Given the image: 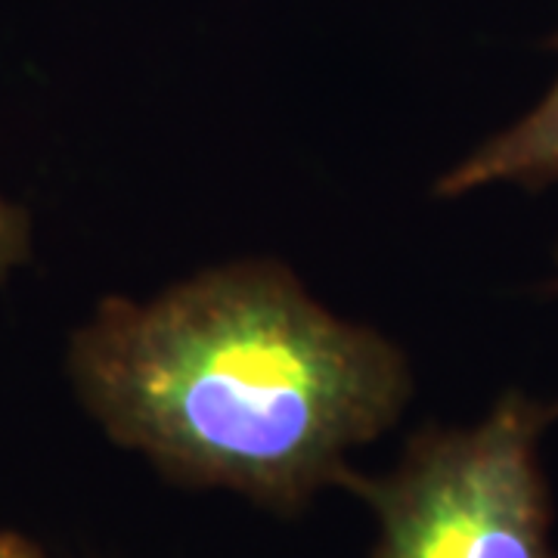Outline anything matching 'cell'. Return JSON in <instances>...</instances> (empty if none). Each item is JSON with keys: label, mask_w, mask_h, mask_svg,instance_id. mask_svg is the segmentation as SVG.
<instances>
[{"label": "cell", "mask_w": 558, "mask_h": 558, "mask_svg": "<svg viewBox=\"0 0 558 558\" xmlns=\"http://www.w3.org/2000/svg\"><path fill=\"white\" fill-rule=\"evenodd\" d=\"M81 403L124 450L186 487L299 512L354 472L413 395L395 341L329 314L267 258L149 301L106 299L69 351Z\"/></svg>", "instance_id": "obj_1"}, {"label": "cell", "mask_w": 558, "mask_h": 558, "mask_svg": "<svg viewBox=\"0 0 558 558\" xmlns=\"http://www.w3.org/2000/svg\"><path fill=\"white\" fill-rule=\"evenodd\" d=\"M558 418L509 391L475 428H425L388 475L344 478L379 521L369 558H558L539 435Z\"/></svg>", "instance_id": "obj_2"}, {"label": "cell", "mask_w": 558, "mask_h": 558, "mask_svg": "<svg viewBox=\"0 0 558 558\" xmlns=\"http://www.w3.org/2000/svg\"><path fill=\"white\" fill-rule=\"evenodd\" d=\"M558 50V35L553 38ZM558 180V78L549 94L512 128L481 143L435 183V196L457 199L487 183L549 186Z\"/></svg>", "instance_id": "obj_3"}, {"label": "cell", "mask_w": 558, "mask_h": 558, "mask_svg": "<svg viewBox=\"0 0 558 558\" xmlns=\"http://www.w3.org/2000/svg\"><path fill=\"white\" fill-rule=\"evenodd\" d=\"M28 255V218L25 211L0 199V279Z\"/></svg>", "instance_id": "obj_4"}, {"label": "cell", "mask_w": 558, "mask_h": 558, "mask_svg": "<svg viewBox=\"0 0 558 558\" xmlns=\"http://www.w3.org/2000/svg\"><path fill=\"white\" fill-rule=\"evenodd\" d=\"M0 558H47L32 539L0 531Z\"/></svg>", "instance_id": "obj_5"}, {"label": "cell", "mask_w": 558, "mask_h": 558, "mask_svg": "<svg viewBox=\"0 0 558 558\" xmlns=\"http://www.w3.org/2000/svg\"><path fill=\"white\" fill-rule=\"evenodd\" d=\"M553 292H558V279H556V282H553ZM556 413H558V403H556Z\"/></svg>", "instance_id": "obj_6"}]
</instances>
